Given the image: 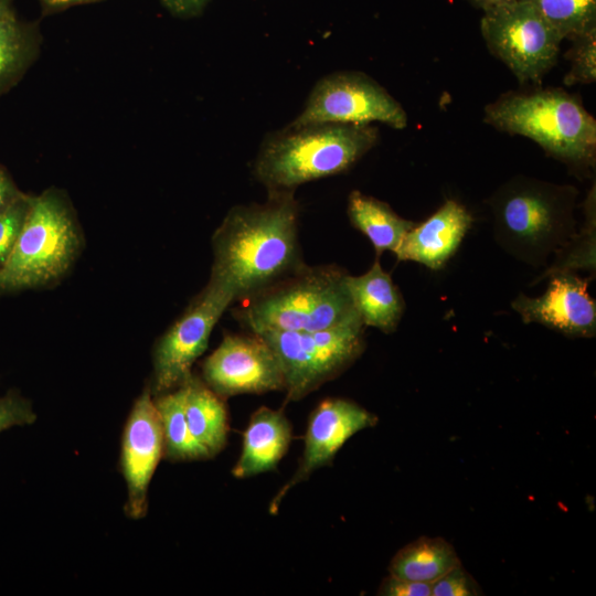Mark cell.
<instances>
[{
    "instance_id": "27",
    "label": "cell",
    "mask_w": 596,
    "mask_h": 596,
    "mask_svg": "<svg viewBox=\"0 0 596 596\" xmlns=\"http://www.w3.org/2000/svg\"><path fill=\"white\" fill-rule=\"evenodd\" d=\"M482 590L477 581L460 565L432 584V596H478Z\"/></svg>"
},
{
    "instance_id": "24",
    "label": "cell",
    "mask_w": 596,
    "mask_h": 596,
    "mask_svg": "<svg viewBox=\"0 0 596 596\" xmlns=\"http://www.w3.org/2000/svg\"><path fill=\"white\" fill-rule=\"evenodd\" d=\"M563 39L596 30V0H529Z\"/></svg>"
},
{
    "instance_id": "2",
    "label": "cell",
    "mask_w": 596,
    "mask_h": 596,
    "mask_svg": "<svg viewBox=\"0 0 596 596\" xmlns=\"http://www.w3.org/2000/svg\"><path fill=\"white\" fill-rule=\"evenodd\" d=\"M578 191L526 175L502 183L487 201L496 243L514 259L546 266L576 234Z\"/></svg>"
},
{
    "instance_id": "13",
    "label": "cell",
    "mask_w": 596,
    "mask_h": 596,
    "mask_svg": "<svg viewBox=\"0 0 596 596\" xmlns=\"http://www.w3.org/2000/svg\"><path fill=\"white\" fill-rule=\"evenodd\" d=\"M163 454V433L159 413L146 386L127 421L121 449V470L127 482L126 513L140 519L147 513V493L152 475Z\"/></svg>"
},
{
    "instance_id": "10",
    "label": "cell",
    "mask_w": 596,
    "mask_h": 596,
    "mask_svg": "<svg viewBox=\"0 0 596 596\" xmlns=\"http://www.w3.org/2000/svg\"><path fill=\"white\" fill-rule=\"evenodd\" d=\"M233 302L227 291L209 281L158 340L153 351L156 393L177 389L192 374V365L206 350L213 328Z\"/></svg>"
},
{
    "instance_id": "32",
    "label": "cell",
    "mask_w": 596,
    "mask_h": 596,
    "mask_svg": "<svg viewBox=\"0 0 596 596\" xmlns=\"http://www.w3.org/2000/svg\"><path fill=\"white\" fill-rule=\"evenodd\" d=\"M45 12H56L73 6L98 2L102 0H39Z\"/></svg>"
},
{
    "instance_id": "18",
    "label": "cell",
    "mask_w": 596,
    "mask_h": 596,
    "mask_svg": "<svg viewBox=\"0 0 596 596\" xmlns=\"http://www.w3.org/2000/svg\"><path fill=\"white\" fill-rule=\"evenodd\" d=\"M185 387L184 411L190 432L210 458L226 445L230 432L228 413L221 396L198 376L190 375Z\"/></svg>"
},
{
    "instance_id": "1",
    "label": "cell",
    "mask_w": 596,
    "mask_h": 596,
    "mask_svg": "<svg viewBox=\"0 0 596 596\" xmlns=\"http://www.w3.org/2000/svg\"><path fill=\"white\" fill-rule=\"evenodd\" d=\"M294 191L232 207L212 236L209 281L242 301L304 265Z\"/></svg>"
},
{
    "instance_id": "4",
    "label": "cell",
    "mask_w": 596,
    "mask_h": 596,
    "mask_svg": "<svg viewBox=\"0 0 596 596\" xmlns=\"http://www.w3.org/2000/svg\"><path fill=\"white\" fill-rule=\"evenodd\" d=\"M337 265H301L242 300L234 316L249 332L317 331L360 317Z\"/></svg>"
},
{
    "instance_id": "9",
    "label": "cell",
    "mask_w": 596,
    "mask_h": 596,
    "mask_svg": "<svg viewBox=\"0 0 596 596\" xmlns=\"http://www.w3.org/2000/svg\"><path fill=\"white\" fill-rule=\"evenodd\" d=\"M373 121L404 129L407 115L402 105L372 77L361 72H337L315 85L302 111L290 125H371Z\"/></svg>"
},
{
    "instance_id": "7",
    "label": "cell",
    "mask_w": 596,
    "mask_h": 596,
    "mask_svg": "<svg viewBox=\"0 0 596 596\" xmlns=\"http://www.w3.org/2000/svg\"><path fill=\"white\" fill-rule=\"evenodd\" d=\"M360 317L317 331H270L260 336L284 373L286 403L299 401L348 369L364 350Z\"/></svg>"
},
{
    "instance_id": "8",
    "label": "cell",
    "mask_w": 596,
    "mask_h": 596,
    "mask_svg": "<svg viewBox=\"0 0 596 596\" xmlns=\"http://www.w3.org/2000/svg\"><path fill=\"white\" fill-rule=\"evenodd\" d=\"M488 50L520 83L540 84L557 61L563 38L529 0H508L483 10Z\"/></svg>"
},
{
    "instance_id": "21",
    "label": "cell",
    "mask_w": 596,
    "mask_h": 596,
    "mask_svg": "<svg viewBox=\"0 0 596 596\" xmlns=\"http://www.w3.org/2000/svg\"><path fill=\"white\" fill-rule=\"evenodd\" d=\"M39 46L35 25L17 15L0 21V94L23 76L36 58Z\"/></svg>"
},
{
    "instance_id": "6",
    "label": "cell",
    "mask_w": 596,
    "mask_h": 596,
    "mask_svg": "<svg viewBox=\"0 0 596 596\" xmlns=\"http://www.w3.org/2000/svg\"><path fill=\"white\" fill-rule=\"evenodd\" d=\"M81 244L74 211L61 191L47 189L31 195L21 233L0 269V295L58 279L75 260Z\"/></svg>"
},
{
    "instance_id": "15",
    "label": "cell",
    "mask_w": 596,
    "mask_h": 596,
    "mask_svg": "<svg viewBox=\"0 0 596 596\" xmlns=\"http://www.w3.org/2000/svg\"><path fill=\"white\" fill-rule=\"evenodd\" d=\"M472 221L464 205L447 200L427 220L415 223L394 254L398 262L411 260L438 270L455 254Z\"/></svg>"
},
{
    "instance_id": "11",
    "label": "cell",
    "mask_w": 596,
    "mask_h": 596,
    "mask_svg": "<svg viewBox=\"0 0 596 596\" xmlns=\"http://www.w3.org/2000/svg\"><path fill=\"white\" fill-rule=\"evenodd\" d=\"M202 370L204 382L222 398L285 390L276 353L253 332L225 333L220 345L205 359Z\"/></svg>"
},
{
    "instance_id": "28",
    "label": "cell",
    "mask_w": 596,
    "mask_h": 596,
    "mask_svg": "<svg viewBox=\"0 0 596 596\" xmlns=\"http://www.w3.org/2000/svg\"><path fill=\"white\" fill-rule=\"evenodd\" d=\"M36 415L30 402L14 391L0 396V433L15 426L32 424Z\"/></svg>"
},
{
    "instance_id": "30",
    "label": "cell",
    "mask_w": 596,
    "mask_h": 596,
    "mask_svg": "<svg viewBox=\"0 0 596 596\" xmlns=\"http://www.w3.org/2000/svg\"><path fill=\"white\" fill-rule=\"evenodd\" d=\"M23 192L17 187L8 171L0 164V213L14 203Z\"/></svg>"
},
{
    "instance_id": "33",
    "label": "cell",
    "mask_w": 596,
    "mask_h": 596,
    "mask_svg": "<svg viewBox=\"0 0 596 596\" xmlns=\"http://www.w3.org/2000/svg\"><path fill=\"white\" fill-rule=\"evenodd\" d=\"M13 1L14 0H0V21L15 15Z\"/></svg>"
},
{
    "instance_id": "31",
    "label": "cell",
    "mask_w": 596,
    "mask_h": 596,
    "mask_svg": "<svg viewBox=\"0 0 596 596\" xmlns=\"http://www.w3.org/2000/svg\"><path fill=\"white\" fill-rule=\"evenodd\" d=\"M209 0H161L174 15L190 18L200 14Z\"/></svg>"
},
{
    "instance_id": "5",
    "label": "cell",
    "mask_w": 596,
    "mask_h": 596,
    "mask_svg": "<svg viewBox=\"0 0 596 596\" xmlns=\"http://www.w3.org/2000/svg\"><path fill=\"white\" fill-rule=\"evenodd\" d=\"M485 121L533 140L547 155L573 167L595 163L596 120L579 100L561 88L502 95L486 106Z\"/></svg>"
},
{
    "instance_id": "16",
    "label": "cell",
    "mask_w": 596,
    "mask_h": 596,
    "mask_svg": "<svg viewBox=\"0 0 596 596\" xmlns=\"http://www.w3.org/2000/svg\"><path fill=\"white\" fill-rule=\"evenodd\" d=\"M291 438L292 427L283 408L259 407L243 433L233 476L243 479L274 470L288 451Z\"/></svg>"
},
{
    "instance_id": "23",
    "label": "cell",
    "mask_w": 596,
    "mask_h": 596,
    "mask_svg": "<svg viewBox=\"0 0 596 596\" xmlns=\"http://www.w3.org/2000/svg\"><path fill=\"white\" fill-rule=\"evenodd\" d=\"M585 221L576 234L555 256L551 266L535 281L561 273L586 269L595 273L596 191L589 190L584 203Z\"/></svg>"
},
{
    "instance_id": "19",
    "label": "cell",
    "mask_w": 596,
    "mask_h": 596,
    "mask_svg": "<svg viewBox=\"0 0 596 596\" xmlns=\"http://www.w3.org/2000/svg\"><path fill=\"white\" fill-rule=\"evenodd\" d=\"M347 212L353 227L372 243L376 257L385 251L394 253L415 225V222L397 215L387 203L358 190L349 194Z\"/></svg>"
},
{
    "instance_id": "25",
    "label": "cell",
    "mask_w": 596,
    "mask_h": 596,
    "mask_svg": "<svg viewBox=\"0 0 596 596\" xmlns=\"http://www.w3.org/2000/svg\"><path fill=\"white\" fill-rule=\"evenodd\" d=\"M572 47L567 52L571 63L564 77L566 85L590 84L596 81V30L571 40Z\"/></svg>"
},
{
    "instance_id": "26",
    "label": "cell",
    "mask_w": 596,
    "mask_h": 596,
    "mask_svg": "<svg viewBox=\"0 0 596 596\" xmlns=\"http://www.w3.org/2000/svg\"><path fill=\"white\" fill-rule=\"evenodd\" d=\"M31 195L23 193L0 213V269L9 259L30 209Z\"/></svg>"
},
{
    "instance_id": "29",
    "label": "cell",
    "mask_w": 596,
    "mask_h": 596,
    "mask_svg": "<svg viewBox=\"0 0 596 596\" xmlns=\"http://www.w3.org/2000/svg\"><path fill=\"white\" fill-rule=\"evenodd\" d=\"M377 594L383 596H432V584L408 581L390 574L382 581Z\"/></svg>"
},
{
    "instance_id": "3",
    "label": "cell",
    "mask_w": 596,
    "mask_h": 596,
    "mask_svg": "<svg viewBox=\"0 0 596 596\" xmlns=\"http://www.w3.org/2000/svg\"><path fill=\"white\" fill-rule=\"evenodd\" d=\"M377 140L379 129L371 125H289L265 139L253 172L268 191H295L349 170Z\"/></svg>"
},
{
    "instance_id": "14",
    "label": "cell",
    "mask_w": 596,
    "mask_h": 596,
    "mask_svg": "<svg viewBox=\"0 0 596 596\" xmlns=\"http://www.w3.org/2000/svg\"><path fill=\"white\" fill-rule=\"evenodd\" d=\"M587 285L575 273L555 274L541 296L520 292L511 307L524 323H539L573 338H592L596 333V304Z\"/></svg>"
},
{
    "instance_id": "12",
    "label": "cell",
    "mask_w": 596,
    "mask_h": 596,
    "mask_svg": "<svg viewBox=\"0 0 596 596\" xmlns=\"http://www.w3.org/2000/svg\"><path fill=\"white\" fill-rule=\"evenodd\" d=\"M377 421L373 413L353 401L339 397L321 401L309 415L299 465L270 501L269 513L276 514L295 486L307 480L317 469L330 465L352 436L375 426Z\"/></svg>"
},
{
    "instance_id": "17",
    "label": "cell",
    "mask_w": 596,
    "mask_h": 596,
    "mask_svg": "<svg viewBox=\"0 0 596 596\" xmlns=\"http://www.w3.org/2000/svg\"><path fill=\"white\" fill-rule=\"evenodd\" d=\"M345 284L353 306L363 324L384 333L396 330L405 309V302L391 275L379 259L360 276L347 275Z\"/></svg>"
},
{
    "instance_id": "20",
    "label": "cell",
    "mask_w": 596,
    "mask_h": 596,
    "mask_svg": "<svg viewBox=\"0 0 596 596\" xmlns=\"http://www.w3.org/2000/svg\"><path fill=\"white\" fill-rule=\"evenodd\" d=\"M460 565L454 546L441 538H418L393 556L390 574L400 578L433 584Z\"/></svg>"
},
{
    "instance_id": "22",
    "label": "cell",
    "mask_w": 596,
    "mask_h": 596,
    "mask_svg": "<svg viewBox=\"0 0 596 596\" xmlns=\"http://www.w3.org/2000/svg\"><path fill=\"white\" fill-rule=\"evenodd\" d=\"M184 401L185 387L183 383L174 391L166 392L155 401L162 426L164 454L170 460L210 458L190 432Z\"/></svg>"
},
{
    "instance_id": "34",
    "label": "cell",
    "mask_w": 596,
    "mask_h": 596,
    "mask_svg": "<svg viewBox=\"0 0 596 596\" xmlns=\"http://www.w3.org/2000/svg\"><path fill=\"white\" fill-rule=\"evenodd\" d=\"M472 6L480 8L482 10L489 9L493 6L502 3L508 0H468Z\"/></svg>"
}]
</instances>
